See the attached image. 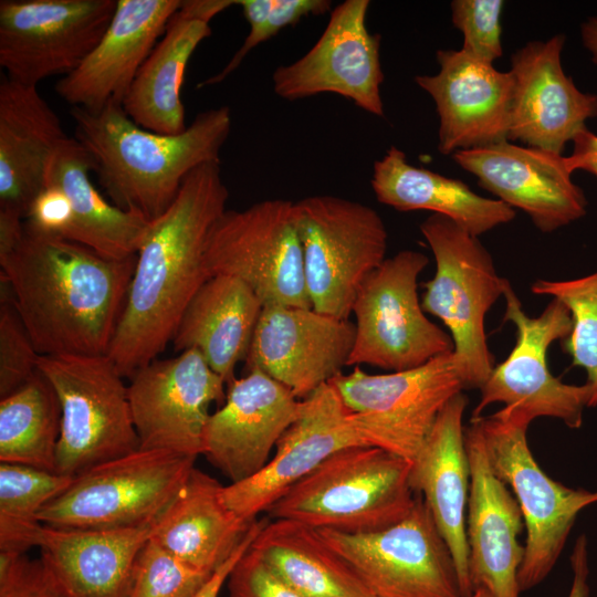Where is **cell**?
<instances>
[{"label": "cell", "instance_id": "6da1fadb", "mask_svg": "<svg viewBox=\"0 0 597 597\" xmlns=\"http://www.w3.org/2000/svg\"><path fill=\"white\" fill-rule=\"evenodd\" d=\"M136 255L108 259L25 220L0 250L1 281L41 356L107 355Z\"/></svg>", "mask_w": 597, "mask_h": 597}, {"label": "cell", "instance_id": "7a4b0ae2", "mask_svg": "<svg viewBox=\"0 0 597 597\" xmlns=\"http://www.w3.org/2000/svg\"><path fill=\"white\" fill-rule=\"evenodd\" d=\"M228 198L220 163H208L185 178L170 207L150 222L107 354L124 377L165 350L187 305L211 277L207 240Z\"/></svg>", "mask_w": 597, "mask_h": 597}, {"label": "cell", "instance_id": "3957f363", "mask_svg": "<svg viewBox=\"0 0 597 597\" xmlns=\"http://www.w3.org/2000/svg\"><path fill=\"white\" fill-rule=\"evenodd\" d=\"M70 114L74 137L92 155L98 182L113 205L149 222L170 207L193 169L220 163L232 124L228 106L199 113L176 135L138 126L118 104L97 112L71 107Z\"/></svg>", "mask_w": 597, "mask_h": 597}, {"label": "cell", "instance_id": "277c9868", "mask_svg": "<svg viewBox=\"0 0 597 597\" xmlns=\"http://www.w3.org/2000/svg\"><path fill=\"white\" fill-rule=\"evenodd\" d=\"M411 464L378 447L345 448L287 489L266 513L270 520L296 521L316 530L358 534L386 528L416 503Z\"/></svg>", "mask_w": 597, "mask_h": 597}, {"label": "cell", "instance_id": "5b68a950", "mask_svg": "<svg viewBox=\"0 0 597 597\" xmlns=\"http://www.w3.org/2000/svg\"><path fill=\"white\" fill-rule=\"evenodd\" d=\"M419 228L436 260V273L423 284L421 306L449 329L464 389H481L495 367L485 316L509 281L498 274L479 238L449 218L432 213Z\"/></svg>", "mask_w": 597, "mask_h": 597}, {"label": "cell", "instance_id": "8992f818", "mask_svg": "<svg viewBox=\"0 0 597 597\" xmlns=\"http://www.w3.org/2000/svg\"><path fill=\"white\" fill-rule=\"evenodd\" d=\"M195 457L138 448L92 465L43 506L39 521L63 528L112 530L153 525L195 469Z\"/></svg>", "mask_w": 597, "mask_h": 597}, {"label": "cell", "instance_id": "52a82bcc", "mask_svg": "<svg viewBox=\"0 0 597 597\" xmlns=\"http://www.w3.org/2000/svg\"><path fill=\"white\" fill-rule=\"evenodd\" d=\"M479 426L490 465L517 500L526 528L517 579L522 593L540 585L554 568L575 521L597 503V491L573 489L548 476L528 447V418L501 409L471 419Z\"/></svg>", "mask_w": 597, "mask_h": 597}, {"label": "cell", "instance_id": "ba28073f", "mask_svg": "<svg viewBox=\"0 0 597 597\" xmlns=\"http://www.w3.org/2000/svg\"><path fill=\"white\" fill-rule=\"evenodd\" d=\"M294 221L312 308L348 320L362 283L386 259L388 232L380 214L325 195L294 201Z\"/></svg>", "mask_w": 597, "mask_h": 597}, {"label": "cell", "instance_id": "9c48e42d", "mask_svg": "<svg viewBox=\"0 0 597 597\" xmlns=\"http://www.w3.org/2000/svg\"><path fill=\"white\" fill-rule=\"evenodd\" d=\"M61 406L56 472L75 476L139 448L128 386L108 355L40 356Z\"/></svg>", "mask_w": 597, "mask_h": 597}, {"label": "cell", "instance_id": "30bf717a", "mask_svg": "<svg viewBox=\"0 0 597 597\" xmlns=\"http://www.w3.org/2000/svg\"><path fill=\"white\" fill-rule=\"evenodd\" d=\"M428 263L422 252L402 250L364 280L352 308L356 333L347 366L401 371L453 350L450 334L427 317L419 300L418 277Z\"/></svg>", "mask_w": 597, "mask_h": 597}, {"label": "cell", "instance_id": "8fae6325", "mask_svg": "<svg viewBox=\"0 0 597 597\" xmlns=\"http://www.w3.org/2000/svg\"><path fill=\"white\" fill-rule=\"evenodd\" d=\"M331 383L350 411L364 441L412 462L440 411L464 387L453 350L401 371L368 374L359 368Z\"/></svg>", "mask_w": 597, "mask_h": 597}, {"label": "cell", "instance_id": "7c38bea8", "mask_svg": "<svg viewBox=\"0 0 597 597\" xmlns=\"http://www.w3.org/2000/svg\"><path fill=\"white\" fill-rule=\"evenodd\" d=\"M205 260L211 276L239 279L263 307H312L294 201L266 199L243 210L227 209L211 228Z\"/></svg>", "mask_w": 597, "mask_h": 597}, {"label": "cell", "instance_id": "4fadbf2b", "mask_svg": "<svg viewBox=\"0 0 597 597\" xmlns=\"http://www.w3.org/2000/svg\"><path fill=\"white\" fill-rule=\"evenodd\" d=\"M504 322L516 328V342L509 356L496 365L480 389L481 398L471 419L479 418L492 404H503L506 413H519L531 421L549 417L570 429L583 425L590 398L589 387L569 385L555 377L547 364L549 346L566 338L573 328L569 310L553 298L536 317H530L510 282L506 283Z\"/></svg>", "mask_w": 597, "mask_h": 597}, {"label": "cell", "instance_id": "5bb4252c", "mask_svg": "<svg viewBox=\"0 0 597 597\" xmlns=\"http://www.w3.org/2000/svg\"><path fill=\"white\" fill-rule=\"evenodd\" d=\"M317 532L374 597H463L452 554L421 495L407 516L386 528Z\"/></svg>", "mask_w": 597, "mask_h": 597}, {"label": "cell", "instance_id": "9a60e30c", "mask_svg": "<svg viewBox=\"0 0 597 597\" xmlns=\"http://www.w3.org/2000/svg\"><path fill=\"white\" fill-rule=\"evenodd\" d=\"M117 0H1L0 66L14 82L38 86L69 75L97 45Z\"/></svg>", "mask_w": 597, "mask_h": 597}, {"label": "cell", "instance_id": "2e32d148", "mask_svg": "<svg viewBox=\"0 0 597 597\" xmlns=\"http://www.w3.org/2000/svg\"><path fill=\"white\" fill-rule=\"evenodd\" d=\"M369 0H346L333 8L315 44L272 74L274 93L286 101L332 93L383 117L380 35L366 27Z\"/></svg>", "mask_w": 597, "mask_h": 597}, {"label": "cell", "instance_id": "e0dca14e", "mask_svg": "<svg viewBox=\"0 0 597 597\" xmlns=\"http://www.w3.org/2000/svg\"><path fill=\"white\" fill-rule=\"evenodd\" d=\"M224 385L196 349L139 368L128 386L139 448L202 454L209 408L224 401Z\"/></svg>", "mask_w": 597, "mask_h": 597}, {"label": "cell", "instance_id": "ac0fdd59", "mask_svg": "<svg viewBox=\"0 0 597 597\" xmlns=\"http://www.w3.org/2000/svg\"><path fill=\"white\" fill-rule=\"evenodd\" d=\"M356 327L312 307L264 306L245 358L300 400L347 366Z\"/></svg>", "mask_w": 597, "mask_h": 597}, {"label": "cell", "instance_id": "d6986e66", "mask_svg": "<svg viewBox=\"0 0 597 597\" xmlns=\"http://www.w3.org/2000/svg\"><path fill=\"white\" fill-rule=\"evenodd\" d=\"M349 413L331 381L302 399L298 417L277 441L270 461L253 476L224 485V503L253 521L332 454L348 447L368 446Z\"/></svg>", "mask_w": 597, "mask_h": 597}, {"label": "cell", "instance_id": "ffe728a7", "mask_svg": "<svg viewBox=\"0 0 597 597\" xmlns=\"http://www.w3.org/2000/svg\"><path fill=\"white\" fill-rule=\"evenodd\" d=\"M452 158L475 176L482 188L523 210L544 233L586 214L587 199L572 179L567 156L503 140L455 151Z\"/></svg>", "mask_w": 597, "mask_h": 597}, {"label": "cell", "instance_id": "44dd1931", "mask_svg": "<svg viewBox=\"0 0 597 597\" xmlns=\"http://www.w3.org/2000/svg\"><path fill=\"white\" fill-rule=\"evenodd\" d=\"M227 385L223 405L208 419L202 455L230 483L247 480L270 461L300 413L301 400L259 369Z\"/></svg>", "mask_w": 597, "mask_h": 597}, {"label": "cell", "instance_id": "7402d4cb", "mask_svg": "<svg viewBox=\"0 0 597 597\" xmlns=\"http://www.w3.org/2000/svg\"><path fill=\"white\" fill-rule=\"evenodd\" d=\"M564 34L531 41L511 56L509 139L563 155L568 142L597 116V94L577 88L563 71Z\"/></svg>", "mask_w": 597, "mask_h": 597}, {"label": "cell", "instance_id": "603a6c76", "mask_svg": "<svg viewBox=\"0 0 597 597\" xmlns=\"http://www.w3.org/2000/svg\"><path fill=\"white\" fill-rule=\"evenodd\" d=\"M438 73L417 75L439 116L438 150L453 155L509 140L513 77L460 50H438Z\"/></svg>", "mask_w": 597, "mask_h": 597}, {"label": "cell", "instance_id": "cb8c5ba5", "mask_svg": "<svg viewBox=\"0 0 597 597\" xmlns=\"http://www.w3.org/2000/svg\"><path fill=\"white\" fill-rule=\"evenodd\" d=\"M471 482L465 515L469 576L473 590L492 597H521L519 570L525 546L519 542L524 520L520 504L493 472L476 422L464 427Z\"/></svg>", "mask_w": 597, "mask_h": 597}, {"label": "cell", "instance_id": "d4e9b609", "mask_svg": "<svg viewBox=\"0 0 597 597\" xmlns=\"http://www.w3.org/2000/svg\"><path fill=\"white\" fill-rule=\"evenodd\" d=\"M180 0H117L104 35L55 93L72 107L97 112L123 105L139 69L164 35Z\"/></svg>", "mask_w": 597, "mask_h": 597}, {"label": "cell", "instance_id": "484cf974", "mask_svg": "<svg viewBox=\"0 0 597 597\" xmlns=\"http://www.w3.org/2000/svg\"><path fill=\"white\" fill-rule=\"evenodd\" d=\"M467 405L468 398L462 391L447 402L412 460L410 472L412 490L429 506L452 554L463 597L473 593L465 535L471 482L462 423Z\"/></svg>", "mask_w": 597, "mask_h": 597}, {"label": "cell", "instance_id": "4316f807", "mask_svg": "<svg viewBox=\"0 0 597 597\" xmlns=\"http://www.w3.org/2000/svg\"><path fill=\"white\" fill-rule=\"evenodd\" d=\"M237 0H186L170 18L164 35L139 69L123 102L138 126L165 135L186 128L181 88L198 45L211 34L210 21Z\"/></svg>", "mask_w": 597, "mask_h": 597}, {"label": "cell", "instance_id": "83f0119b", "mask_svg": "<svg viewBox=\"0 0 597 597\" xmlns=\"http://www.w3.org/2000/svg\"><path fill=\"white\" fill-rule=\"evenodd\" d=\"M66 137L38 86L0 83V212L25 220L45 186L46 169Z\"/></svg>", "mask_w": 597, "mask_h": 597}, {"label": "cell", "instance_id": "f1b7e54d", "mask_svg": "<svg viewBox=\"0 0 597 597\" xmlns=\"http://www.w3.org/2000/svg\"><path fill=\"white\" fill-rule=\"evenodd\" d=\"M153 525L90 530L43 524L40 557L66 597H126L135 559Z\"/></svg>", "mask_w": 597, "mask_h": 597}, {"label": "cell", "instance_id": "f546056e", "mask_svg": "<svg viewBox=\"0 0 597 597\" xmlns=\"http://www.w3.org/2000/svg\"><path fill=\"white\" fill-rule=\"evenodd\" d=\"M223 486L195 468L150 535L177 558L209 575L231 557L254 521L224 503Z\"/></svg>", "mask_w": 597, "mask_h": 597}, {"label": "cell", "instance_id": "4dcf8cb0", "mask_svg": "<svg viewBox=\"0 0 597 597\" xmlns=\"http://www.w3.org/2000/svg\"><path fill=\"white\" fill-rule=\"evenodd\" d=\"M263 304L242 281L212 275L187 305L171 339L176 352L198 350L228 385L245 360Z\"/></svg>", "mask_w": 597, "mask_h": 597}, {"label": "cell", "instance_id": "1f68e13d", "mask_svg": "<svg viewBox=\"0 0 597 597\" xmlns=\"http://www.w3.org/2000/svg\"><path fill=\"white\" fill-rule=\"evenodd\" d=\"M370 185L377 200L398 211L427 210L479 237L512 221L516 211L499 199L475 193L462 180L416 167L391 146L375 161Z\"/></svg>", "mask_w": 597, "mask_h": 597}, {"label": "cell", "instance_id": "d6a6232c", "mask_svg": "<svg viewBox=\"0 0 597 597\" xmlns=\"http://www.w3.org/2000/svg\"><path fill=\"white\" fill-rule=\"evenodd\" d=\"M91 171H95L92 155L75 137L66 136L52 156L45 175V185L61 188L72 206L73 222L65 239L108 259L125 260L136 255L150 222L105 200L93 186Z\"/></svg>", "mask_w": 597, "mask_h": 597}, {"label": "cell", "instance_id": "836d02e7", "mask_svg": "<svg viewBox=\"0 0 597 597\" xmlns=\"http://www.w3.org/2000/svg\"><path fill=\"white\" fill-rule=\"evenodd\" d=\"M251 548L305 597H374L353 567L303 523L265 522Z\"/></svg>", "mask_w": 597, "mask_h": 597}, {"label": "cell", "instance_id": "e575fe53", "mask_svg": "<svg viewBox=\"0 0 597 597\" xmlns=\"http://www.w3.org/2000/svg\"><path fill=\"white\" fill-rule=\"evenodd\" d=\"M60 431L61 406L40 370L0 399V462L56 472Z\"/></svg>", "mask_w": 597, "mask_h": 597}, {"label": "cell", "instance_id": "d590c367", "mask_svg": "<svg viewBox=\"0 0 597 597\" xmlns=\"http://www.w3.org/2000/svg\"><path fill=\"white\" fill-rule=\"evenodd\" d=\"M74 476L29 465L0 462V553L25 554L38 547L39 513L64 492Z\"/></svg>", "mask_w": 597, "mask_h": 597}, {"label": "cell", "instance_id": "8d00e7d4", "mask_svg": "<svg viewBox=\"0 0 597 597\" xmlns=\"http://www.w3.org/2000/svg\"><path fill=\"white\" fill-rule=\"evenodd\" d=\"M531 291L557 298L569 310L573 328L562 341L563 350L570 356L573 366L586 370L588 408H597V271L572 280L538 279Z\"/></svg>", "mask_w": 597, "mask_h": 597}, {"label": "cell", "instance_id": "74e56055", "mask_svg": "<svg viewBox=\"0 0 597 597\" xmlns=\"http://www.w3.org/2000/svg\"><path fill=\"white\" fill-rule=\"evenodd\" d=\"M244 19L249 24V33L242 45L230 61L217 74L197 85L198 88L211 86L224 81L234 72L245 56L259 44L268 41L282 29L297 23L308 15H321L331 12L329 0H237Z\"/></svg>", "mask_w": 597, "mask_h": 597}, {"label": "cell", "instance_id": "f35d334b", "mask_svg": "<svg viewBox=\"0 0 597 597\" xmlns=\"http://www.w3.org/2000/svg\"><path fill=\"white\" fill-rule=\"evenodd\" d=\"M211 575L149 538L135 559L126 597H195Z\"/></svg>", "mask_w": 597, "mask_h": 597}, {"label": "cell", "instance_id": "ab89813d", "mask_svg": "<svg viewBox=\"0 0 597 597\" xmlns=\"http://www.w3.org/2000/svg\"><path fill=\"white\" fill-rule=\"evenodd\" d=\"M36 352L1 281L0 302V399L29 381L38 371Z\"/></svg>", "mask_w": 597, "mask_h": 597}, {"label": "cell", "instance_id": "60d3db41", "mask_svg": "<svg viewBox=\"0 0 597 597\" xmlns=\"http://www.w3.org/2000/svg\"><path fill=\"white\" fill-rule=\"evenodd\" d=\"M502 0H453V25L463 34L462 50L493 64L502 56Z\"/></svg>", "mask_w": 597, "mask_h": 597}, {"label": "cell", "instance_id": "b9f144b4", "mask_svg": "<svg viewBox=\"0 0 597 597\" xmlns=\"http://www.w3.org/2000/svg\"><path fill=\"white\" fill-rule=\"evenodd\" d=\"M0 597H66L41 557L0 553Z\"/></svg>", "mask_w": 597, "mask_h": 597}, {"label": "cell", "instance_id": "7bdbcfd3", "mask_svg": "<svg viewBox=\"0 0 597 597\" xmlns=\"http://www.w3.org/2000/svg\"><path fill=\"white\" fill-rule=\"evenodd\" d=\"M230 597H305L277 576L250 547L228 577Z\"/></svg>", "mask_w": 597, "mask_h": 597}, {"label": "cell", "instance_id": "ee69618b", "mask_svg": "<svg viewBox=\"0 0 597 597\" xmlns=\"http://www.w3.org/2000/svg\"><path fill=\"white\" fill-rule=\"evenodd\" d=\"M25 221L34 229L65 238L73 210L65 192L54 185H45L31 202Z\"/></svg>", "mask_w": 597, "mask_h": 597}, {"label": "cell", "instance_id": "f6af8a7d", "mask_svg": "<svg viewBox=\"0 0 597 597\" xmlns=\"http://www.w3.org/2000/svg\"><path fill=\"white\" fill-rule=\"evenodd\" d=\"M264 523H265L264 520L259 521L255 519L253 521L248 533L245 534L243 541L238 546L235 552L231 555V557L224 564H222L217 570L212 573L210 578L207 580V583L203 585V587L198 591V594L195 597H218L219 596L220 590L223 587L224 583L228 580V577L232 568L238 563V561L249 551L256 535L263 527Z\"/></svg>", "mask_w": 597, "mask_h": 597}, {"label": "cell", "instance_id": "bcb514c9", "mask_svg": "<svg viewBox=\"0 0 597 597\" xmlns=\"http://www.w3.org/2000/svg\"><path fill=\"white\" fill-rule=\"evenodd\" d=\"M572 143L573 151L567 158L573 171L582 169L597 177V135L585 126Z\"/></svg>", "mask_w": 597, "mask_h": 597}, {"label": "cell", "instance_id": "7dc6e473", "mask_svg": "<svg viewBox=\"0 0 597 597\" xmlns=\"http://www.w3.org/2000/svg\"><path fill=\"white\" fill-rule=\"evenodd\" d=\"M588 545L585 534L577 537L574 548L570 554V566L573 572V579L567 597H588Z\"/></svg>", "mask_w": 597, "mask_h": 597}, {"label": "cell", "instance_id": "c3c4849f", "mask_svg": "<svg viewBox=\"0 0 597 597\" xmlns=\"http://www.w3.org/2000/svg\"><path fill=\"white\" fill-rule=\"evenodd\" d=\"M580 36L584 46L591 55V61L597 64V17H590L582 23Z\"/></svg>", "mask_w": 597, "mask_h": 597}, {"label": "cell", "instance_id": "681fc988", "mask_svg": "<svg viewBox=\"0 0 597 597\" xmlns=\"http://www.w3.org/2000/svg\"><path fill=\"white\" fill-rule=\"evenodd\" d=\"M468 597H492V596L486 589L479 587V588H475L473 593Z\"/></svg>", "mask_w": 597, "mask_h": 597}]
</instances>
